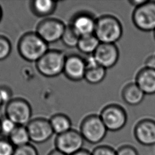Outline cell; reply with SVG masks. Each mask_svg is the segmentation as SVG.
Segmentation results:
<instances>
[{
  "instance_id": "obj_1",
  "label": "cell",
  "mask_w": 155,
  "mask_h": 155,
  "mask_svg": "<svg viewBox=\"0 0 155 155\" xmlns=\"http://www.w3.org/2000/svg\"><path fill=\"white\" fill-rule=\"evenodd\" d=\"M18 50L25 61L36 62L48 50V47L36 32H28L19 39Z\"/></svg>"
},
{
  "instance_id": "obj_2",
  "label": "cell",
  "mask_w": 155,
  "mask_h": 155,
  "mask_svg": "<svg viewBox=\"0 0 155 155\" xmlns=\"http://www.w3.org/2000/svg\"><path fill=\"white\" fill-rule=\"evenodd\" d=\"M123 28L119 20L110 15H104L96 21L94 35L100 43L115 44L120 39Z\"/></svg>"
},
{
  "instance_id": "obj_3",
  "label": "cell",
  "mask_w": 155,
  "mask_h": 155,
  "mask_svg": "<svg viewBox=\"0 0 155 155\" xmlns=\"http://www.w3.org/2000/svg\"><path fill=\"white\" fill-rule=\"evenodd\" d=\"M66 56L58 50H48L36 62L38 72L47 78H54L64 71Z\"/></svg>"
},
{
  "instance_id": "obj_4",
  "label": "cell",
  "mask_w": 155,
  "mask_h": 155,
  "mask_svg": "<svg viewBox=\"0 0 155 155\" xmlns=\"http://www.w3.org/2000/svg\"><path fill=\"white\" fill-rule=\"evenodd\" d=\"M107 129L99 115L90 114L82 121L80 133L85 140L91 143H97L106 136Z\"/></svg>"
},
{
  "instance_id": "obj_5",
  "label": "cell",
  "mask_w": 155,
  "mask_h": 155,
  "mask_svg": "<svg viewBox=\"0 0 155 155\" xmlns=\"http://www.w3.org/2000/svg\"><path fill=\"white\" fill-rule=\"evenodd\" d=\"M5 113L7 117L19 126H26L31 120V105L23 98H12L5 104Z\"/></svg>"
},
{
  "instance_id": "obj_6",
  "label": "cell",
  "mask_w": 155,
  "mask_h": 155,
  "mask_svg": "<svg viewBox=\"0 0 155 155\" xmlns=\"http://www.w3.org/2000/svg\"><path fill=\"white\" fill-rule=\"evenodd\" d=\"M134 25L140 30H155V1L147 0L142 5L134 8L132 14Z\"/></svg>"
},
{
  "instance_id": "obj_7",
  "label": "cell",
  "mask_w": 155,
  "mask_h": 155,
  "mask_svg": "<svg viewBox=\"0 0 155 155\" xmlns=\"http://www.w3.org/2000/svg\"><path fill=\"white\" fill-rule=\"evenodd\" d=\"M99 116L107 130L111 131L121 130L127 121L125 110L120 105L116 104L105 106L102 110Z\"/></svg>"
},
{
  "instance_id": "obj_8",
  "label": "cell",
  "mask_w": 155,
  "mask_h": 155,
  "mask_svg": "<svg viewBox=\"0 0 155 155\" xmlns=\"http://www.w3.org/2000/svg\"><path fill=\"white\" fill-rule=\"evenodd\" d=\"M66 25L56 18H46L37 25L36 33L47 43L51 44L61 39Z\"/></svg>"
},
{
  "instance_id": "obj_9",
  "label": "cell",
  "mask_w": 155,
  "mask_h": 155,
  "mask_svg": "<svg viewBox=\"0 0 155 155\" xmlns=\"http://www.w3.org/2000/svg\"><path fill=\"white\" fill-rule=\"evenodd\" d=\"M84 140L80 132L71 129L57 135L55 139L56 149L66 155H73L82 149Z\"/></svg>"
},
{
  "instance_id": "obj_10",
  "label": "cell",
  "mask_w": 155,
  "mask_h": 155,
  "mask_svg": "<svg viewBox=\"0 0 155 155\" xmlns=\"http://www.w3.org/2000/svg\"><path fill=\"white\" fill-rule=\"evenodd\" d=\"M26 127L30 140L36 143L47 141L54 133L49 120L42 117L31 119Z\"/></svg>"
},
{
  "instance_id": "obj_11",
  "label": "cell",
  "mask_w": 155,
  "mask_h": 155,
  "mask_svg": "<svg viewBox=\"0 0 155 155\" xmlns=\"http://www.w3.org/2000/svg\"><path fill=\"white\" fill-rule=\"evenodd\" d=\"M93 55L100 66L107 69L116 65L119 59V51L115 44L100 43Z\"/></svg>"
},
{
  "instance_id": "obj_12",
  "label": "cell",
  "mask_w": 155,
  "mask_h": 155,
  "mask_svg": "<svg viewBox=\"0 0 155 155\" xmlns=\"http://www.w3.org/2000/svg\"><path fill=\"white\" fill-rule=\"evenodd\" d=\"M85 71V59L78 54H70L66 57L63 73L68 79L79 81L84 79Z\"/></svg>"
},
{
  "instance_id": "obj_13",
  "label": "cell",
  "mask_w": 155,
  "mask_h": 155,
  "mask_svg": "<svg viewBox=\"0 0 155 155\" xmlns=\"http://www.w3.org/2000/svg\"><path fill=\"white\" fill-rule=\"evenodd\" d=\"M134 136L136 140L145 146L155 145V121L150 119H144L136 125Z\"/></svg>"
},
{
  "instance_id": "obj_14",
  "label": "cell",
  "mask_w": 155,
  "mask_h": 155,
  "mask_svg": "<svg viewBox=\"0 0 155 155\" xmlns=\"http://www.w3.org/2000/svg\"><path fill=\"white\" fill-rule=\"evenodd\" d=\"M96 19L86 12L76 15L70 24L76 32L81 36L94 34Z\"/></svg>"
},
{
  "instance_id": "obj_15",
  "label": "cell",
  "mask_w": 155,
  "mask_h": 155,
  "mask_svg": "<svg viewBox=\"0 0 155 155\" xmlns=\"http://www.w3.org/2000/svg\"><path fill=\"white\" fill-rule=\"evenodd\" d=\"M135 83L145 94H155V69L142 68L137 73Z\"/></svg>"
},
{
  "instance_id": "obj_16",
  "label": "cell",
  "mask_w": 155,
  "mask_h": 155,
  "mask_svg": "<svg viewBox=\"0 0 155 155\" xmlns=\"http://www.w3.org/2000/svg\"><path fill=\"white\" fill-rule=\"evenodd\" d=\"M145 94L135 82L127 84L122 91V97L124 102L131 106L137 105L140 104Z\"/></svg>"
},
{
  "instance_id": "obj_17",
  "label": "cell",
  "mask_w": 155,
  "mask_h": 155,
  "mask_svg": "<svg viewBox=\"0 0 155 155\" xmlns=\"http://www.w3.org/2000/svg\"><path fill=\"white\" fill-rule=\"evenodd\" d=\"M30 7L35 15L45 17L54 12L57 7V2L51 0H35L31 2Z\"/></svg>"
},
{
  "instance_id": "obj_18",
  "label": "cell",
  "mask_w": 155,
  "mask_h": 155,
  "mask_svg": "<svg viewBox=\"0 0 155 155\" xmlns=\"http://www.w3.org/2000/svg\"><path fill=\"white\" fill-rule=\"evenodd\" d=\"M49 121L54 133L57 135L64 133L71 129V120L64 114H56L50 119Z\"/></svg>"
},
{
  "instance_id": "obj_19",
  "label": "cell",
  "mask_w": 155,
  "mask_h": 155,
  "mask_svg": "<svg viewBox=\"0 0 155 155\" xmlns=\"http://www.w3.org/2000/svg\"><path fill=\"white\" fill-rule=\"evenodd\" d=\"M100 44L99 41L93 35L81 36L77 48L82 53L90 55L93 54Z\"/></svg>"
},
{
  "instance_id": "obj_20",
  "label": "cell",
  "mask_w": 155,
  "mask_h": 155,
  "mask_svg": "<svg viewBox=\"0 0 155 155\" xmlns=\"http://www.w3.org/2000/svg\"><path fill=\"white\" fill-rule=\"evenodd\" d=\"M8 139L15 148L27 145L31 141L26 126L19 125L8 136Z\"/></svg>"
},
{
  "instance_id": "obj_21",
  "label": "cell",
  "mask_w": 155,
  "mask_h": 155,
  "mask_svg": "<svg viewBox=\"0 0 155 155\" xmlns=\"http://www.w3.org/2000/svg\"><path fill=\"white\" fill-rule=\"evenodd\" d=\"M106 76V69L99 65L86 68L85 80L91 84H97L101 82Z\"/></svg>"
},
{
  "instance_id": "obj_22",
  "label": "cell",
  "mask_w": 155,
  "mask_h": 155,
  "mask_svg": "<svg viewBox=\"0 0 155 155\" xmlns=\"http://www.w3.org/2000/svg\"><path fill=\"white\" fill-rule=\"evenodd\" d=\"M80 36L76 32L70 24L66 25L61 38L63 44L68 48L77 47Z\"/></svg>"
},
{
  "instance_id": "obj_23",
  "label": "cell",
  "mask_w": 155,
  "mask_h": 155,
  "mask_svg": "<svg viewBox=\"0 0 155 155\" xmlns=\"http://www.w3.org/2000/svg\"><path fill=\"white\" fill-rule=\"evenodd\" d=\"M12 51V44L9 39L4 36L0 35V61L8 57Z\"/></svg>"
},
{
  "instance_id": "obj_24",
  "label": "cell",
  "mask_w": 155,
  "mask_h": 155,
  "mask_svg": "<svg viewBox=\"0 0 155 155\" xmlns=\"http://www.w3.org/2000/svg\"><path fill=\"white\" fill-rule=\"evenodd\" d=\"M18 125L6 116L1 119V134L9 136Z\"/></svg>"
},
{
  "instance_id": "obj_25",
  "label": "cell",
  "mask_w": 155,
  "mask_h": 155,
  "mask_svg": "<svg viewBox=\"0 0 155 155\" xmlns=\"http://www.w3.org/2000/svg\"><path fill=\"white\" fill-rule=\"evenodd\" d=\"M15 150V146L8 139H0V155H13Z\"/></svg>"
},
{
  "instance_id": "obj_26",
  "label": "cell",
  "mask_w": 155,
  "mask_h": 155,
  "mask_svg": "<svg viewBox=\"0 0 155 155\" xmlns=\"http://www.w3.org/2000/svg\"><path fill=\"white\" fill-rule=\"evenodd\" d=\"M13 155H39L35 147L28 143L27 145L15 148Z\"/></svg>"
},
{
  "instance_id": "obj_27",
  "label": "cell",
  "mask_w": 155,
  "mask_h": 155,
  "mask_svg": "<svg viewBox=\"0 0 155 155\" xmlns=\"http://www.w3.org/2000/svg\"><path fill=\"white\" fill-rule=\"evenodd\" d=\"M92 155H117L115 151L111 147L108 146H99L94 149L91 153Z\"/></svg>"
},
{
  "instance_id": "obj_28",
  "label": "cell",
  "mask_w": 155,
  "mask_h": 155,
  "mask_svg": "<svg viewBox=\"0 0 155 155\" xmlns=\"http://www.w3.org/2000/svg\"><path fill=\"white\" fill-rule=\"evenodd\" d=\"M0 96L4 104H7L12 99V92L10 88L5 86L0 87Z\"/></svg>"
},
{
  "instance_id": "obj_29",
  "label": "cell",
  "mask_w": 155,
  "mask_h": 155,
  "mask_svg": "<svg viewBox=\"0 0 155 155\" xmlns=\"http://www.w3.org/2000/svg\"><path fill=\"white\" fill-rule=\"evenodd\" d=\"M116 153L117 155H138L136 150L129 145L121 147L116 151Z\"/></svg>"
},
{
  "instance_id": "obj_30",
  "label": "cell",
  "mask_w": 155,
  "mask_h": 155,
  "mask_svg": "<svg viewBox=\"0 0 155 155\" xmlns=\"http://www.w3.org/2000/svg\"><path fill=\"white\" fill-rule=\"evenodd\" d=\"M145 67L155 69V55H151L148 56L145 61Z\"/></svg>"
},
{
  "instance_id": "obj_31",
  "label": "cell",
  "mask_w": 155,
  "mask_h": 155,
  "mask_svg": "<svg viewBox=\"0 0 155 155\" xmlns=\"http://www.w3.org/2000/svg\"><path fill=\"white\" fill-rule=\"evenodd\" d=\"M147 0H130L128 1V2L130 5L134 6L135 8L142 5L144 4Z\"/></svg>"
},
{
  "instance_id": "obj_32",
  "label": "cell",
  "mask_w": 155,
  "mask_h": 155,
  "mask_svg": "<svg viewBox=\"0 0 155 155\" xmlns=\"http://www.w3.org/2000/svg\"><path fill=\"white\" fill-rule=\"evenodd\" d=\"M73 155H92V154H91V153L89 152L88 151H87L86 150L82 149L81 150H80L79 151L76 153L75 154H74Z\"/></svg>"
},
{
  "instance_id": "obj_33",
  "label": "cell",
  "mask_w": 155,
  "mask_h": 155,
  "mask_svg": "<svg viewBox=\"0 0 155 155\" xmlns=\"http://www.w3.org/2000/svg\"><path fill=\"white\" fill-rule=\"evenodd\" d=\"M48 155H66L65 154H64V153L59 151L57 149L53 150H52L51 152H50V153Z\"/></svg>"
},
{
  "instance_id": "obj_34",
  "label": "cell",
  "mask_w": 155,
  "mask_h": 155,
  "mask_svg": "<svg viewBox=\"0 0 155 155\" xmlns=\"http://www.w3.org/2000/svg\"><path fill=\"white\" fill-rule=\"evenodd\" d=\"M2 8L1 7V6H0V21L2 19Z\"/></svg>"
},
{
  "instance_id": "obj_35",
  "label": "cell",
  "mask_w": 155,
  "mask_h": 155,
  "mask_svg": "<svg viewBox=\"0 0 155 155\" xmlns=\"http://www.w3.org/2000/svg\"><path fill=\"white\" fill-rule=\"evenodd\" d=\"M3 105H4V103H3V102H2V99H1V96H0V108H1V107H2Z\"/></svg>"
},
{
  "instance_id": "obj_36",
  "label": "cell",
  "mask_w": 155,
  "mask_h": 155,
  "mask_svg": "<svg viewBox=\"0 0 155 155\" xmlns=\"http://www.w3.org/2000/svg\"><path fill=\"white\" fill-rule=\"evenodd\" d=\"M1 134V119H0V134Z\"/></svg>"
},
{
  "instance_id": "obj_37",
  "label": "cell",
  "mask_w": 155,
  "mask_h": 155,
  "mask_svg": "<svg viewBox=\"0 0 155 155\" xmlns=\"http://www.w3.org/2000/svg\"><path fill=\"white\" fill-rule=\"evenodd\" d=\"M154 39H155V30L154 31Z\"/></svg>"
}]
</instances>
